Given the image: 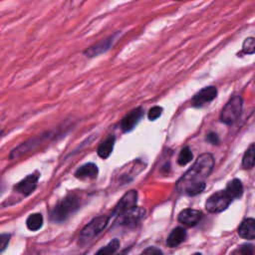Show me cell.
I'll list each match as a JSON object with an SVG mask.
<instances>
[{"instance_id":"6da1fadb","label":"cell","mask_w":255,"mask_h":255,"mask_svg":"<svg viewBox=\"0 0 255 255\" xmlns=\"http://www.w3.org/2000/svg\"><path fill=\"white\" fill-rule=\"evenodd\" d=\"M213 165L214 159L210 153L200 154L195 163L177 181L178 191L190 196L200 193L205 188L204 180L210 174Z\"/></svg>"},{"instance_id":"7a4b0ae2","label":"cell","mask_w":255,"mask_h":255,"mask_svg":"<svg viewBox=\"0 0 255 255\" xmlns=\"http://www.w3.org/2000/svg\"><path fill=\"white\" fill-rule=\"evenodd\" d=\"M66 127L62 126L57 128H54L52 130H47L45 132H42L34 137L29 138L28 140L20 143L18 146H16L11 152H10V158H18L21 156H24L26 154H29L31 152H34L46 144H49L51 141L55 140L57 137L65 134Z\"/></svg>"},{"instance_id":"3957f363","label":"cell","mask_w":255,"mask_h":255,"mask_svg":"<svg viewBox=\"0 0 255 255\" xmlns=\"http://www.w3.org/2000/svg\"><path fill=\"white\" fill-rule=\"evenodd\" d=\"M79 199L74 195H70L62 199L52 210L51 220L57 223H61L68 219L79 208Z\"/></svg>"},{"instance_id":"277c9868","label":"cell","mask_w":255,"mask_h":255,"mask_svg":"<svg viewBox=\"0 0 255 255\" xmlns=\"http://www.w3.org/2000/svg\"><path fill=\"white\" fill-rule=\"evenodd\" d=\"M109 222V217L107 215H101L94 218L91 222H89L80 232L79 242L84 244L88 241L95 238L98 234H100Z\"/></svg>"},{"instance_id":"5b68a950","label":"cell","mask_w":255,"mask_h":255,"mask_svg":"<svg viewBox=\"0 0 255 255\" xmlns=\"http://www.w3.org/2000/svg\"><path fill=\"white\" fill-rule=\"evenodd\" d=\"M243 107V100L241 97L236 96L232 98L222 109L220 114V121L226 125H231L236 122L241 113Z\"/></svg>"},{"instance_id":"8992f818","label":"cell","mask_w":255,"mask_h":255,"mask_svg":"<svg viewBox=\"0 0 255 255\" xmlns=\"http://www.w3.org/2000/svg\"><path fill=\"white\" fill-rule=\"evenodd\" d=\"M231 201L232 198L226 193L225 190L217 191L207 199L205 206L208 212L217 213L226 209Z\"/></svg>"},{"instance_id":"52a82bcc","label":"cell","mask_w":255,"mask_h":255,"mask_svg":"<svg viewBox=\"0 0 255 255\" xmlns=\"http://www.w3.org/2000/svg\"><path fill=\"white\" fill-rule=\"evenodd\" d=\"M137 199V193L135 190H128L119 201L113 211V215L120 216L135 207Z\"/></svg>"},{"instance_id":"ba28073f","label":"cell","mask_w":255,"mask_h":255,"mask_svg":"<svg viewBox=\"0 0 255 255\" xmlns=\"http://www.w3.org/2000/svg\"><path fill=\"white\" fill-rule=\"evenodd\" d=\"M114 40H115V35H112L108 38H105V39L95 43L94 45L90 46L89 48H87L84 51V55L87 56L88 58L97 57V56L107 52L112 47Z\"/></svg>"},{"instance_id":"9c48e42d","label":"cell","mask_w":255,"mask_h":255,"mask_svg":"<svg viewBox=\"0 0 255 255\" xmlns=\"http://www.w3.org/2000/svg\"><path fill=\"white\" fill-rule=\"evenodd\" d=\"M217 96V90L213 86L201 89L196 95L192 97L191 105L195 108H200L203 105L211 102Z\"/></svg>"},{"instance_id":"30bf717a","label":"cell","mask_w":255,"mask_h":255,"mask_svg":"<svg viewBox=\"0 0 255 255\" xmlns=\"http://www.w3.org/2000/svg\"><path fill=\"white\" fill-rule=\"evenodd\" d=\"M39 179L38 173H32L26 176L24 179H22L18 184L15 186V190L24 196L30 195L36 188L37 183Z\"/></svg>"},{"instance_id":"8fae6325","label":"cell","mask_w":255,"mask_h":255,"mask_svg":"<svg viewBox=\"0 0 255 255\" xmlns=\"http://www.w3.org/2000/svg\"><path fill=\"white\" fill-rule=\"evenodd\" d=\"M143 115V110L141 108H135L130 111L122 121H121V128L124 132H128L132 129L138 121L141 119Z\"/></svg>"},{"instance_id":"7c38bea8","label":"cell","mask_w":255,"mask_h":255,"mask_svg":"<svg viewBox=\"0 0 255 255\" xmlns=\"http://www.w3.org/2000/svg\"><path fill=\"white\" fill-rule=\"evenodd\" d=\"M202 218V213L199 210L187 208L182 210L178 215V220L185 226L191 227L196 225Z\"/></svg>"},{"instance_id":"4fadbf2b","label":"cell","mask_w":255,"mask_h":255,"mask_svg":"<svg viewBox=\"0 0 255 255\" xmlns=\"http://www.w3.org/2000/svg\"><path fill=\"white\" fill-rule=\"evenodd\" d=\"M144 214V210L142 208L134 207L133 209L120 215V222L123 225H133L136 224Z\"/></svg>"},{"instance_id":"5bb4252c","label":"cell","mask_w":255,"mask_h":255,"mask_svg":"<svg viewBox=\"0 0 255 255\" xmlns=\"http://www.w3.org/2000/svg\"><path fill=\"white\" fill-rule=\"evenodd\" d=\"M238 233L244 239H255V219H244L238 228Z\"/></svg>"},{"instance_id":"9a60e30c","label":"cell","mask_w":255,"mask_h":255,"mask_svg":"<svg viewBox=\"0 0 255 255\" xmlns=\"http://www.w3.org/2000/svg\"><path fill=\"white\" fill-rule=\"evenodd\" d=\"M99 172L98 166L95 163L88 162L82 166H80L76 172L75 176L80 179H86V178H95L97 177Z\"/></svg>"},{"instance_id":"2e32d148","label":"cell","mask_w":255,"mask_h":255,"mask_svg":"<svg viewBox=\"0 0 255 255\" xmlns=\"http://www.w3.org/2000/svg\"><path fill=\"white\" fill-rule=\"evenodd\" d=\"M185 236H186V232L182 227H175L169 233L166 243L169 247H176L185 239Z\"/></svg>"},{"instance_id":"e0dca14e","label":"cell","mask_w":255,"mask_h":255,"mask_svg":"<svg viewBox=\"0 0 255 255\" xmlns=\"http://www.w3.org/2000/svg\"><path fill=\"white\" fill-rule=\"evenodd\" d=\"M115 136L114 135H110L108 136L103 142H101V144L98 147V155L102 158H107L110 156V154L113 151L114 145H115Z\"/></svg>"},{"instance_id":"ac0fdd59","label":"cell","mask_w":255,"mask_h":255,"mask_svg":"<svg viewBox=\"0 0 255 255\" xmlns=\"http://www.w3.org/2000/svg\"><path fill=\"white\" fill-rule=\"evenodd\" d=\"M226 193L233 199V198H239L243 193V186L239 179H233L231 180L225 189Z\"/></svg>"},{"instance_id":"d6986e66","label":"cell","mask_w":255,"mask_h":255,"mask_svg":"<svg viewBox=\"0 0 255 255\" xmlns=\"http://www.w3.org/2000/svg\"><path fill=\"white\" fill-rule=\"evenodd\" d=\"M255 165V143L249 145L242 158V167L250 169Z\"/></svg>"},{"instance_id":"ffe728a7","label":"cell","mask_w":255,"mask_h":255,"mask_svg":"<svg viewBox=\"0 0 255 255\" xmlns=\"http://www.w3.org/2000/svg\"><path fill=\"white\" fill-rule=\"evenodd\" d=\"M26 225L29 230L31 231H37L40 229L43 225V216L40 213H33L29 215V217L26 220Z\"/></svg>"},{"instance_id":"44dd1931","label":"cell","mask_w":255,"mask_h":255,"mask_svg":"<svg viewBox=\"0 0 255 255\" xmlns=\"http://www.w3.org/2000/svg\"><path fill=\"white\" fill-rule=\"evenodd\" d=\"M120 247V242L118 239H113L109 244L104 246L102 249H100L98 252L95 253V255H114Z\"/></svg>"},{"instance_id":"7402d4cb","label":"cell","mask_w":255,"mask_h":255,"mask_svg":"<svg viewBox=\"0 0 255 255\" xmlns=\"http://www.w3.org/2000/svg\"><path fill=\"white\" fill-rule=\"evenodd\" d=\"M192 157H193V155H192L190 148L188 146H185L181 149V151L178 155V158H177V162L180 165H185L192 159Z\"/></svg>"},{"instance_id":"603a6c76","label":"cell","mask_w":255,"mask_h":255,"mask_svg":"<svg viewBox=\"0 0 255 255\" xmlns=\"http://www.w3.org/2000/svg\"><path fill=\"white\" fill-rule=\"evenodd\" d=\"M242 50L245 54H254L255 53V38L248 37L244 40L242 45Z\"/></svg>"},{"instance_id":"cb8c5ba5","label":"cell","mask_w":255,"mask_h":255,"mask_svg":"<svg viewBox=\"0 0 255 255\" xmlns=\"http://www.w3.org/2000/svg\"><path fill=\"white\" fill-rule=\"evenodd\" d=\"M162 113V108L156 106V107H152L149 111H148V119L150 121H154L156 119H158L160 117Z\"/></svg>"},{"instance_id":"d4e9b609","label":"cell","mask_w":255,"mask_h":255,"mask_svg":"<svg viewBox=\"0 0 255 255\" xmlns=\"http://www.w3.org/2000/svg\"><path fill=\"white\" fill-rule=\"evenodd\" d=\"M238 252L240 255H254V246L251 244H244L238 249Z\"/></svg>"},{"instance_id":"484cf974","label":"cell","mask_w":255,"mask_h":255,"mask_svg":"<svg viewBox=\"0 0 255 255\" xmlns=\"http://www.w3.org/2000/svg\"><path fill=\"white\" fill-rule=\"evenodd\" d=\"M10 235L9 234H0V253L4 251L9 243Z\"/></svg>"},{"instance_id":"4316f807","label":"cell","mask_w":255,"mask_h":255,"mask_svg":"<svg viewBox=\"0 0 255 255\" xmlns=\"http://www.w3.org/2000/svg\"><path fill=\"white\" fill-rule=\"evenodd\" d=\"M139 255H163V254L156 247H148V248L144 249Z\"/></svg>"},{"instance_id":"83f0119b","label":"cell","mask_w":255,"mask_h":255,"mask_svg":"<svg viewBox=\"0 0 255 255\" xmlns=\"http://www.w3.org/2000/svg\"><path fill=\"white\" fill-rule=\"evenodd\" d=\"M206 140H207L208 142L212 143V144H215V145L219 143V137H218V135H217L215 132H213V131H210V132L207 133V135H206Z\"/></svg>"},{"instance_id":"f1b7e54d","label":"cell","mask_w":255,"mask_h":255,"mask_svg":"<svg viewBox=\"0 0 255 255\" xmlns=\"http://www.w3.org/2000/svg\"><path fill=\"white\" fill-rule=\"evenodd\" d=\"M232 255H240V254H239V252H238V250H236V251H235V252H233V253H232Z\"/></svg>"},{"instance_id":"f546056e","label":"cell","mask_w":255,"mask_h":255,"mask_svg":"<svg viewBox=\"0 0 255 255\" xmlns=\"http://www.w3.org/2000/svg\"><path fill=\"white\" fill-rule=\"evenodd\" d=\"M3 135V130L0 128V136H2Z\"/></svg>"},{"instance_id":"4dcf8cb0","label":"cell","mask_w":255,"mask_h":255,"mask_svg":"<svg viewBox=\"0 0 255 255\" xmlns=\"http://www.w3.org/2000/svg\"><path fill=\"white\" fill-rule=\"evenodd\" d=\"M193 255H201L200 253H195V254H193Z\"/></svg>"},{"instance_id":"1f68e13d","label":"cell","mask_w":255,"mask_h":255,"mask_svg":"<svg viewBox=\"0 0 255 255\" xmlns=\"http://www.w3.org/2000/svg\"><path fill=\"white\" fill-rule=\"evenodd\" d=\"M173 1H182V0H173Z\"/></svg>"}]
</instances>
